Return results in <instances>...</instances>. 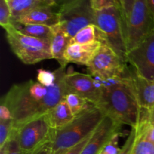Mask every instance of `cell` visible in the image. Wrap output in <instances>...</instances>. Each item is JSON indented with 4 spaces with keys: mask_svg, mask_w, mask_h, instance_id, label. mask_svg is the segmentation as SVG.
Returning <instances> with one entry per match:
<instances>
[{
    "mask_svg": "<svg viewBox=\"0 0 154 154\" xmlns=\"http://www.w3.org/2000/svg\"><path fill=\"white\" fill-rule=\"evenodd\" d=\"M64 82L69 93L79 95L95 105L99 104L102 97V84L90 75L77 72H66Z\"/></svg>",
    "mask_w": 154,
    "mask_h": 154,
    "instance_id": "8fae6325",
    "label": "cell"
},
{
    "mask_svg": "<svg viewBox=\"0 0 154 154\" xmlns=\"http://www.w3.org/2000/svg\"><path fill=\"white\" fill-rule=\"evenodd\" d=\"M51 150H52V144L51 139L42 144L31 154H51Z\"/></svg>",
    "mask_w": 154,
    "mask_h": 154,
    "instance_id": "836d02e7",
    "label": "cell"
},
{
    "mask_svg": "<svg viewBox=\"0 0 154 154\" xmlns=\"http://www.w3.org/2000/svg\"><path fill=\"white\" fill-rule=\"evenodd\" d=\"M120 133L117 134L112 138V139L104 147L103 150L109 154H119L121 148L118 147V137Z\"/></svg>",
    "mask_w": 154,
    "mask_h": 154,
    "instance_id": "f546056e",
    "label": "cell"
},
{
    "mask_svg": "<svg viewBox=\"0 0 154 154\" xmlns=\"http://www.w3.org/2000/svg\"><path fill=\"white\" fill-rule=\"evenodd\" d=\"M137 135L154 144V107L151 110H141Z\"/></svg>",
    "mask_w": 154,
    "mask_h": 154,
    "instance_id": "ffe728a7",
    "label": "cell"
},
{
    "mask_svg": "<svg viewBox=\"0 0 154 154\" xmlns=\"http://www.w3.org/2000/svg\"><path fill=\"white\" fill-rule=\"evenodd\" d=\"M131 154H154V144L137 135Z\"/></svg>",
    "mask_w": 154,
    "mask_h": 154,
    "instance_id": "603a6c76",
    "label": "cell"
},
{
    "mask_svg": "<svg viewBox=\"0 0 154 154\" xmlns=\"http://www.w3.org/2000/svg\"><path fill=\"white\" fill-rule=\"evenodd\" d=\"M125 74L129 78L141 110H151L154 107V81L140 76L130 66Z\"/></svg>",
    "mask_w": 154,
    "mask_h": 154,
    "instance_id": "4fadbf2b",
    "label": "cell"
},
{
    "mask_svg": "<svg viewBox=\"0 0 154 154\" xmlns=\"http://www.w3.org/2000/svg\"><path fill=\"white\" fill-rule=\"evenodd\" d=\"M101 45L102 42L99 41L86 45H69L65 53L66 63H75L87 67L99 50Z\"/></svg>",
    "mask_w": 154,
    "mask_h": 154,
    "instance_id": "9a60e30c",
    "label": "cell"
},
{
    "mask_svg": "<svg viewBox=\"0 0 154 154\" xmlns=\"http://www.w3.org/2000/svg\"><path fill=\"white\" fill-rule=\"evenodd\" d=\"M122 126L113 117L105 116L81 154H100L113 137L120 133Z\"/></svg>",
    "mask_w": 154,
    "mask_h": 154,
    "instance_id": "7c38bea8",
    "label": "cell"
},
{
    "mask_svg": "<svg viewBox=\"0 0 154 154\" xmlns=\"http://www.w3.org/2000/svg\"><path fill=\"white\" fill-rule=\"evenodd\" d=\"M51 1H52L56 5H57L60 7V6L66 4V3L72 1V0H51Z\"/></svg>",
    "mask_w": 154,
    "mask_h": 154,
    "instance_id": "d590c367",
    "label": "cell"
},
{
    "mask_svg": "<svg viewBox=\"0 0 154 154\" xmlns=\"http://www.w3.org/2000/svg\"><path fill=\"white\" fill-rule=\"evenodd\" d=\"M13 121L0 120V148L4 147L10 139L11 135Z\"/></svg>",
    "mask_w": 154,
    "mask_h": 154,
    "instance_id": "484cf974",
    "label": "cell"
},
{
    "mask_svg": "<svg viewBox=\"0 0 154 154\" xmlns=\"http://www.w3.org/2000/svg\"><path fill=\"white\" fill-rule=\"evenodd\" d=\"M90 2L94 11L101 10L114 5H118L120 7L119 0H90Z\"/></svg>",
    "mask_w": 154,
    "mask_h": 154,
    "instance_id": "f1b7e54d",
    "label": "cell"
},
{
    "mask_svg": "<svg viewBox=\"0 0 154 154\" xmlns=\"http://www.w3.org/2000/svg\"><path fill=\"white\" fill-rule=\"evenodd\" d=\"M5 30L11 49L24 64L33 65L53 59L51 41L22 34L12 24L5 27Z\"/></svg>",
    "mask_w": 154,
    "mask_h": 154,
    "instance_id": "5b68a950",
    "label": "cell"
},
{
    "mask_svg": "<svg viewBox=\"0 0 154 154\" xmlns=\"http://www.w3.org/2000/svg\"><path fill=\"white\" fill-rule=\"evenodd\" d=\"M64 99L67 102L71 111L75 117L93 105L85 98L73 93H69L66 94Z\"/></svg>",
    "mask_w": 154,
    "mask_h": 154,
    "instance_id": "7402d4cb",
    "label": "cell"
},
{
    "mask_svg": "<svg viewBox=\"0 0 154 154\" xmlns=\"http://www.w3.org/2000/svg\"><path fill=\"white\" fill-rule=\"evenodd\" d=\"M59 6H45L38 8L18 17L12 19V22L22 24H38L54 26L60 22Z\"/></svg>",
    "mask_w": 154,
    "mask_h": 154,
    "instance_id": "5bb4252c",
    "label": "cell"
},
{
    "mask_svg": "<svg viewBox=\"0 0 154 154\" xmlns=\"http://www.w3.org/2000/svg\"><path fill=\"white\" fill-rule=\"evenodd\" d=\"M135 1L136 0H120V8H121L125 21V28H126V23L129 19V16H130L131 11H132ZM125 30H126V29H125Z\"/></svg>",
    "mask_w": 154,
    "mask_h": 154,
    "instance_id": "83f0119b",
    "label": "cell"
},
{
    "mask_svg": "<svg viewBox=\"0 0 154 154\" xmlns=\"http://www.w3.org/2000/svg\"><path fill=\"white\" fill-rule=\"evenodd\" d=\"M50 127L54 130L60 129L70 123L75 116L64 99L53 107L44 115Z\"/></svg>",
    "mask_w": 154,
    "mask_h": 154,
    "instance_id": "2e32d148",
    "label": "cell"
},
{
    "mask_svg": "<svg viewBox=\"0 0 154 154\" xmlns=\"http://www.w3.org/2000/svg\"><path fill=\"white\" fill-rule=\"evenodd\" d=\"M100 154H109V153H106V152H105V151H104V150H102V151L101 152V153H100Z\"/></svg>",
    "mask_w": 154,
    "mask_h": 154,
    "instance_id": "8d00e7d4",
    "label": "cell"
},
{
    "mask_svg": "<svg viewBox=\"0 0 154 154\" xmlns=\"http://www.w3.org/2000/svg\"><path fill=\"white\" fill-rule=\"evenodd\" d=\"M37 72V81L45 87H50L55 84L57 78L56 71L51 72L46 69H39Z\"/></svg>",
    "mask_w": 154,
    "mask_h": 154,
    "instance_id": "cb8c5ba5",
    "label": "cell"
},
{
    "mask_svg": "<svg viewBox=\"0 0 154 154\" xmlns=\"http://www.w3.org/2000/svg\"><path fill=\"white\" fill-rule=\"evenodd\" d=\"M7 154H24L20 147L17 141L11 135L7 143Z\"/></svg>",
    "mask_w": 154,
    "mask_h": 154,
    "instance_id": "4dcf8cb0",
    "label": "cell"
},
{
    "mask_svg": "<svg viewBox=\"0 0 154 154\" xmlns=\"http://www.w3.org/2000/svg\"><path fill=\"white\" fill-rule=\"evenodd\" d=\"M53 27V35L51 40V51L53 59L57 60L62 67H66L65 53L70 43L71 38L59 24Z\"/></svg>",
    "mask_w": 154,
    "mask_h": 154,
    "instance_id": "e0dca14e",
    "label": "cell"
},
{
    "mask_svg": "<svg viewBox=\"0 0 154 154\" xmlns=\"http://www.w3.org/2000/svg\"><path fill=\"white\" fill-rule=\"evenodd\" d=\"M12 25L17 31L26 35L48 41H51L52 38V26L38 24H22L16 22H12Z\"/></svg>",
    "mask_w": 154,
    "mask_h": 154,
    "instance_id": "d6986e66",
    "label": "cell"
},
{
    "mask_svg": "<svg viewBox=\"0 0 154 154\" xmlns=\"http://www.w3.org/2000/svg\"><path fill=\"white\" fill-rule=\"evenodd\" d=\"M128 51L141 43L154 29V19L147 0H136L126 23Z\"/></svg>",
    "mask_w": 154,
    "mask_h": 154,
    "instance_id": "9c48e42d",
    "label": "cell"
},
{
    "mask_svg": "<svg viewBox=\"0 0 154 154\" xmlns=\"http://www.w3.org/2000/svg\"><path fill=\"white\" fill-rule=\"evenodd\" d=\"M147 5L154 19V0H147Z\"/></svg>",
    "mask_w": 154,
    "mask_h": 154,
    "instance_id": "e575fe53",
    "label": "cell"
},
{
    "mask_svg": "<svg viewBox=\"0 0 154 154\" xmlns=\"http://www.w3.org/2000/svg\"><path fill=\"white\" fill-rule=\"evenodd\" d=\"M106 116L105 111L93 105L64 127L53 129L51 154H64L91 135Z\"/></svg>",
    "mask_w": 154,
    "mask_h": 154,
    "instance_id": "3957f363",
    "label": "cell"
},
{
    "mask_svg": "<svg viewBox=\"0 0 154 154\" xmlns=\"http://www.w3.org/2000/svg\"><path fill=\"white\" fill-rule=\"evenodd\" d=\"M94 25L103 35L104 42L108 44L126 63L128 50L125 21L120 6L95 11Z\"/></svg>",
    "mask_w": 154,
    "mask_h": 154,
    "instance_id": "277c9868",
    "label": "cell"
},
{
    "mask_svg": "<svg viewBox=\"0 0 154 154\" xmlns=\"http://www.w3.org/2000/svg\"><path fill=\"white\" fill-rule=\"evenodd\" d=\"M0 24L2 28L12 24V17L7 0H0Z\"/></svg>",
    "mask_w": 154,
    "mask_h": 154,
    "instance_id": "d4e9b609",
    "label": "cell"
},
{
    "mask_svg": "<svg viewBox=\"0 0 154 154\" xmlns=\"http://www.w3.org/2000/svg\"><path fill=\"white\" fill-rule=\"evenodd\" d=\"M119 2H120V0H119Z\"/></svg>",
    "mask_w": 154,
    "mask_h": 154,
    "instance_id": "74e56055",
    "label": "cell"
},
{
    "mask_svg": "<svg viewBox=\"0 0 154 154\" xmlns=\"http://www.w3.org/2000/svg\"><path fill=\"white\" fill-rule=\"evenodd\" d=\"M0 120H2V121L12 120L11 111L5 105L2 103H1V105H0Z\"/></svg>",
    "mask_w": 154,
    "mask_h": 154,
    "instance_id": "d6a6232c",
    "label": "cell"
},
{
    "mask_svg": "<svg viewBox=\"0 0 154 154\" xmlns=\"http://www.w3.org/2000/svg\"><path fill=\"white\" fill-rule=\"evenodd\" d=\"M96 81L100 82L102 89V97L96 106L122 125L136 128L139 123L141 108L126 74L118 79Z\"/></svg>",
    "mask_w": 154,
    "mask_h": 154,
    "instance_id": "7a4b0ae2",
    "label": "cell"
},
{
    "mask_svg": "<svg viewBox=\"0 0 154 154\" xmlns=\"http://www.w3.org/2000/svg\"><path fill=\"white\" fill-rule=\"evenodd\" d=\"M137 136V129L136 128H131L130 132L128 135L125 144L122 147L120 153L119 154H131L133 149L134 144H135V140Z\"/></svg>",
    "mask_w": 154,
    "mask_h": 154,
    "instance_id": "4316f807",
    "label": "cell"
},
{
    "mask_svg": "<svg viewBox=\"0 0 154 154\" xmlns=\"http://www.w3.org/2000/svg\"><path fill=\"white\" fill-rule=\"evenodd\" d=\"M59 25L71 39L81 29L94 24L95 11L90 0H72L59 7Z\"/></svg>",
    "mask_w": 154,
    "mask_h": 154,
    "instance_id": "8992f818",
    "label": "cell"
},
{
    "mask_svg": "<svg viewBox=\"0 0 154 154\" xmlns=\"http://www.w3.org/2000/svg\"><path fill=\"white\" fill-rule=\"evenodd\" d=\"M66 67L56 70L57 81L51 87H45L38 81H30L14 84L2 98L1 103L11 111L13 129L45 115L63 100L69 93L64 82Z\"/></svg>",
    "mask_w": 154,
    "mask_h": 154,
    "instance_id": "6da1fadb",
    "label": "cell"
},
{
    "mask_svg": "<svg viewBox=\"0 0 154 154\" xmlns=\"http://www.w3.org/2000/svg\"><path fill=\"white\" fill-rule=\"evenodd\" d=\"M126 63L140 76L154 81V29L141 43L128 51Z\"/></svg>",
    "mask_w": 154,
    "mask_h": 154,
    "instance_id": "30bf717a",
    "label": "cell"
},
{
    "mask_svg": "<svg viewBox=\"0 0 154 154\" xmlns=\"http://www.w3.org/2000/svg\"><path fill=\"white\" fill-rule=\"evenodd\" d=\"M53 129L42 116L16 129L12 128L11 136L16 139L24 154H31L51 139Z\"/></svg>",
    "mask_w": 154,
    "mask_h": 154,
    "instance_id": "ba28073f",
    "label": "cell"
},
{
    "mask_svg": "<svg viewBox=\"0 0 154 154\" xmlns=\"http://www.w3.org/2000/svg\"><path fill=\"white\" fill-rule=\"evenodd\" d=\"M96 41H99L102 43L104 42L103 35L96 25L90 24L80 30L71 39L69 45L72 44L86 45V44L93 43Z\"/></svg>",
    "mask_w": 154,
    "mask_h": 154,
    "instance_id": "44dd1931",
    "label": "cell"
},
{
    "mask_svg": "<svg viewBox=\"0 0 154 154\" xmlns=\"http://www.w3.org/2000/svg\"><path fill=\"white\" fill-rule=\"evenodd\" d=\"M7 2L10 8L12 19L38 8L56 5L51 0H7Z\"/></svg>",
    "mask_w": 154,
    "mask_h": 154,
    "instance_id": "ac0fdd59",
    "label": "cell"
},
{
    "mask_svg": "<svg viewBox=\"0 0 154 154\" xmlns=\"http://www.w3.org/2000/svg\"><path fill=\"white\" fill-rule=\"evenodd\" d=\"M126 63L108 44L104 42L87 66V71L96 80L118 79L123 77Z\"/></svg>",
    "mask_w": 154,
    "mask_h": 154,
    "instance_id": "52a82bcc",
    "label": "cell"
},
{
    "mask_svg": "<svg viewBox=\"0 0 154 154\" xmlns=\"http://www.w3.org/2000/svg\"><path fill=\"white\" fill-rule=\"evenodd\" d=\"M93 133H94V132H93ZM93 134H92L91 135H90L89 137H87V138H85V139H84V141H81V143L77 144L76 146H75V147H73L72 148H71L70 150H68V151L66 152L64 154H81V152H82V150H84V147L86 146V144H87L89 140L90 139L91 136L93 135Z\"/></svg>",
    "mask_w": 154,
    "mask_h": 154,
    "instance_id": "1f68e13d",
    "label": "cell"
}]
</instances>
